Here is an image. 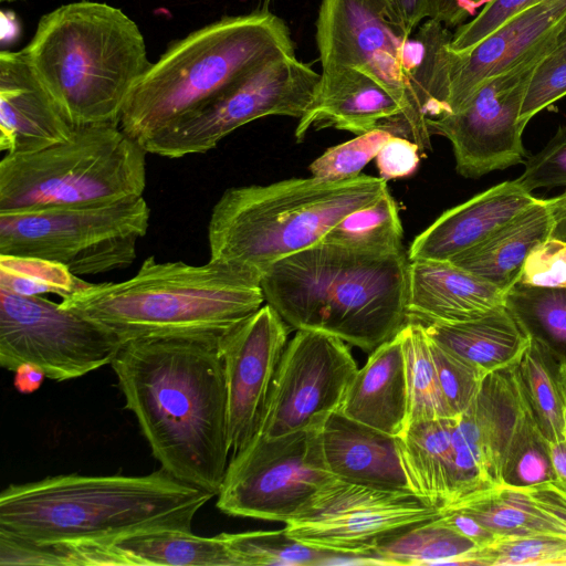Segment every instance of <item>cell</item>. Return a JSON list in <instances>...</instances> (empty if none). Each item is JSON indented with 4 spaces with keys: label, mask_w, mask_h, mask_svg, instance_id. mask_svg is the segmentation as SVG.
<instances>
[{
    "label": "cell",
    "mask_w": 566,
    "mask_h": 566,
    "mask_svg": "<svg viewBox=\"0 0 566 566\" xmlns=\"http://www.w3.org/2000/svg\"><path fill=\"white\" fill-rule=\"evenodd\" d=\"M222 336L130 339L111 363L154 458L178 480L213 495L231 450Z\"/></svg>",
    "instance_id": "obj_1"
},
{
    "label": "cell",
    "mask_w": 566,
    "mask_h": 566,
    "mask_svg": "<svg viewBox=\"0 0 566 566\" xmlns=\"http://www.w3.org/2000/svg\"><path fill=\"white\" fill-rule=\"evenodd\" d=\"M214 495L160 468L146 475L60 474L0 493V538L24 544L102 542L138 532L191 531Z\"/></svg>",
    "instance_id": "obj_2"
},
{
    "label": "cell",
    "mask_w": 566,
    "mask_h": 566,
    "mask_svg": "<svg viewBox=\"0 0 566 566\" xmlns=\"http://www.w3.org/2000/svg\"><path fill=\"white\" fill-rule=\"evenodd\" d=\"M408 253L319 242L269 266L264 298L292 328L329 333L371 353L408 323Z\"/></svg>",
    "instance_id": "obj_3"
},
{
    "label": "cell",
    "mask_w": 566,
    "mask_h": 566,
    "mask_svg": "<svg viewBox=\"0 0 566 566\" xmlns=\"http://www.w3.org/2000/svg\"><path fill=\"white\" fill-rule=\"evenodd\" d=\"M262 275L209 260L158 262L150 255L123 282L87 283L60 305L107 329L122 343L177 335L222 336L265 302Z\"/></svg>",
    "instance_id": "obj_4"
},
{
    "label": "cell",
    "mask_w": 566,
    "mask_h": 566,
    "mask_svg": "<svg viewBox=\"0 0 566 566\" xmlns=\"http://www.w3.org/2000/svg\"><path fill=\"white\" fill-rule=\"evenodd\" d=\"M23 51L73 126L118 124L126 99L151 64L137 24L120 9L94 1L44 14Z\"/></svg>",
    "instance_id": "obj_5"
},
{
    "label": "cell",
    "mask_w": 566,
    "mask_h": 566,
    "mask_svg": "<svg viewBox=\"0 0 566 566\" xmlns=\"http://www.w3.org/2000/svg\"><path fill=\"white\" fill-rule=\"evenodd\" d=\"M295 54L269 11L224 17L169 45L126 99L119 127L142 146L268 61Z\"/></svg>",
    "instance_id": "obj_6"
},
{
    "label": "cell",
    "mask_w": 566,
    "mask_h": 566,
    "mask_svg": "<svg viewBox=\"0 0 566 566\" xmlns=\"http://www.w3.org/2000/svg\"><path fill=\"white\" fill-rule=\"evenodd\" d=\"M386 191V181L367 175L229 188L210 214L209 260L263 275L279 260L319 243L347 214Z\"/></svg>",
    "instance_id": "obj_7"
},
{
    "label": "cell",
    "mask_w": 566,
    "mask_h": 566,
    "mask_svg": "<svg viewBox=\"0 0 566 566\" xmlns=\"http://www.w3.org/2000/svg\"><path fill=\"white\" fill-rule=\"evenodd\" d=\"M147 154L116 123L75 126L66 140L34 151L4 154L0 211L143 197Z\"/></svg>",
    "instance_id": "obj_8"
},
{
    "label": "cell",
    "mask_w": 566,
    "mask_h": 566,
    "mask_svg": "<svg viewBox=\"0 0 566 566\" xmlns=\"http://www.w3.org/2000/svg\"><path fill=\"white\" fill-rule=\"evenodd\" d=\"M149 220L144 197L0 211V255L49 261L78 277L123 270L136 260Z\"/></svg>",
    "instance_id": "obj_9"
},
{
    "label": "cell",
    "mask_w": 566,
    "mask_h": 566,
    "mask_svg": "<svg viewBox=\"0 0 566 566\" xmlns=\"http://www.w3.org/2000/svg\"><path fill=\"white\" fill-rule=\"evenodd\" d=\"M410 34L382 0H322L316 44L322 69L354 67L380 83L398 102L396 136L431 148L423 102L407 60Z\"/></svg>",
    "instance_id": "obj_10"
},
{
    "label": "cell",
    "mask_w": 566,
    "mask_h": 566,
    "mask_svg": "<svg viewBox=\"0 0 566 566\" xmlns=\"http://www.w3.org/2000/svg\"><path fill=\"white\" fill-rule=\"evenodd\" d=\"M334 478L324 460L321 428L277 437L256 433L228 463L217 507L230 516L286 524Z\"/></svg>",
    "instance_id": "obj_11"
},
{
    "label": "cell",
    "mask_w": 566,
    "mask_h": 566,
    "mask_svg": "<svg viewBox=\"0 0 566 566\" xmlns=\"http://www.w3.org/2000/svg\"><path fill=\"white\" fill-rule=\"evenodd\" d=\"M321 74L293 55L268 61L166 130L147 140L148 154H205L241 126L270 115L301 118Z\"/></svg>",
    "instance_id": "obj_12"
},
{
    "label": "cell",
    "mask_w": 566,
    "mask_h": 566,
    "mask_svg": "<svg viewBox=\"0 0 566 566\" xmlns=\"http://www.w3.org/2000/svg\"><path fill=\"white\" fill-rule=\"evenodd\" d=\"M122 344L60 303L0 289V365L9 371L29 364L49 379L70 380L111 364Z\"/></svg>",
    "instance_id": "obj_13"
},
{
    "label": "cell",
    "mask_w": 566,
    "mask_h": 566,
    "mask_svg": "<svg viewBox=\"0 0 566 566\" xmlns=\"http://www.w3.org/2000/svg\"><path fill=\"white\" fill-rule=\"evenodd\" d=\"M558 29L520 63L482 83L459 109L428 119L431 136L450 140L459 175L476 179L524 163L523 99L535 69L554 50Z\"/></svg>",
    "instance_id": "obj_14"
},
{
    "label": "cell",
    "mask_w": 566,
    "mask_h": 566,
    "mask_svg": "<svg viewBox=\"0 0 566 566\" xmlns=\"http://www.w3.org/2000/svg\"><path fill=\"white\" fill-rule=\"evenodd\" d=\"M441 511L411 492L358 485L334 478L295 518L286 533L319 549L360 556L374 564L373 547Z\"/></svg>",
    "instance_id": "obj_15"
},
{
    "label": "cell",
    "mask_w": 566,
    "mask_h": 566,
    "mask_svg": "<svg viewBox=\"0 0 566 566\" xmlns=\"http://www.w3.org/2000/svg\"><path fill=\"white\" fill-rule=\"evenodd\" d=\"M357 369L343 339L297 329L280 359L258 433L277 437L322 428L338 411Z\"/></svg>",
    "instance_id": "obj_16"
},
{
    "label": "cell",
    "mask_w": 566,
    "mask_h": 566,
    "mask_svg": "<svg viewBox=\"0 0 566 566\" xmlns=\"http://www.w3.org/2000/svg\"><path fill=\"white\" fill-rule=\"evenodd\" d=\"M0 565L42 566H237L220 534L180 530L128 534L102 542L24 544L0 539Z\"/></svg>",
    "instance_id": "obj_17"
},
{
    "label": "cell",
    "mask_w": 566,
    "mask_h": 566,
    "mask_svg": "<svg viewBox=\"0 0 566 566\" xmlns=\"http://www.w3.org/2000/svg\"><path fill=\"white\" fill-rule=\"evenodd\" d=\"M287 335V324L266 303L221 338L233 453L260 429L271 385L289 342Z\"/></svg>",
    "instance_id": "obj_18"
},
{
    "label": "cell",
    "mask_w": 566,
    "mask_h": 566,
    "mask_svg": "<svg viewBox=\"0 0 566 566\" xmlns=\"http://www.w3.org/2000/svg\"><path fill=\"white\" fill-rule=\"evenodd\" d=\"M74 128L34 73L24 51H2L0 150H39L66 140Z\"/></svg>",
    "instance_id": "obj_19"
},
{
    "label": "cell",
    "mask_w": 566,
    "mask_h": 566,
    "mask_svg": "<svg viewBox=\"0 0 566 566\" xmlns=\"http://www.w3.org/2000/svg\"><path fill=\"white\" fill-rule=\"evenodd\" d=\"M538 199L516 179L495 185L446 210L415 238L408 259L449 261L486 240Z\"/></svg>",
    "instance_id": "obj_20"
},
{
    "label": "cell",
    "mask_w": 566,
    "mask_h": 566,
    "mask_svg": "<svg viewBox=\"0 0 566 566\" xmlns=\"http://www.w3.org/2000/svg\"><path fill=\"white\" fill-rule=\"evenodd\" d=\"M314 96L298 118L295 138L302 142L310 129L333 127L361 135L387 130L400 118L401 108L376 80L354 67L322 69Z\"/></svg>",
    "instance_id": "obj_21"
},
{
    "label": "cell",
    "mask_w": 566,
    "mask_h": 566,
    "mask_svg": "<svg viewBox=\"0 0 566 566\" xmlns=\"http://www.w3.org/2000/svg\"><path fill=\"white\" fill-rule=\"evenodd\" d=\"M321 440L326 467L336 479L379 490L413 493L397 437L336 411L322 426Z\"/></svg>",
    "instance_id": "obj_22"
},
{
    "label": "cell",
    "mask_w": 566,
    "mask_h": 566,
    "mask_svg": "<svg viewBox=\"0 0 566 566\" xmlns=\"http://www.w3.org/2000/svg\"><path fill=\"white\" fill-rule=\"evenodd\" d=\"M504 294L449 261H409L408 322L426 325L474 319L503 305Z\"/></svg>",
    "instance_id": "obj_23"
},
{
    "label": "cell",
    "mask_w": 566,
    "mask_h": 566,
    "mask_svg": "<svg viewBox=\"0 0 566 566\" xmlns=\"http://www.w3.org/2000/svg\"><path fill=\"white\" fill-rule=\"evenodd\" d=\"M338 412L399 437L409 421L405 357L399 333L371 353L354 375Z\"/></svg>",
    "instance_id": "obj_24"
},
{
    "label": "cell",
    "mask_w": 566,
    "mask_h": 566,
    "mask_svg": "<svg viewBox=\"0 0 566 566\" xmlns=\"http://www.w3.org/2000/svg\"><path fill=\"white\" fill-rule=\"evenodd\" d=\"M556 206L557 196L539 198L486 240L449 262L505 292L517 282L533 249L553 234Z\"/></svg>",
    "instance_id": "obj_25"
},
{
    "label": "cell",
    "mask_w": 566,
    "mask_h": 566,
    "mask_svg": "<svg viewBox=\"0 0 566 566\" xmlns=\"http://www.w3.org/2000/svg\"><path fill=\"white\" fill-rule=\"evenodd\" d=\"M422 326L434 343L483 378L516 366L531 344L504 304L474 319Z\"/></svg>",
    "instance_id": "obj_26"
},
{
    "label": "cell",
    "mask_w": 566,
    "mask_h": 566,
    "mask_svg": "<svg viewBox=\"0 0 566 566\" xmlns=\"http://www.w3.org/2000/svg\"><path fill=\"white\" fill-rule=\"evenodd\" d=\"M457 417L413 421L397 437L412 492L440 511L451 501Z\"/></svg>",
    "instance_id": "obj_27"
},
{
    "label": "cell",
    "mask_w": 566,
    "mask_h": 566,
    "mask_svg": "<svg viewBox=\"0 0 566 566\" xmlns=\"http://www.w3.org/2000/svg\"><path fill=\"white\" fill-rule=\"evenodd\" d=\"M444 510L463 512L497 536H566L565 524L543 509L524 486L499 484L474 492Z\"/></svg>",
    "instance_id": "obj_28"
},
{
    "label": "cell",
    "mask_w": 566,
    "mask_h": 566,
    "mask_svg": "<svg viewBox=\"0 0 566 566\" xmlns=\"http://www.w3.org/2000/svg\"><path fill=\"white\" fill-rule=\"evenodd\" d=\"M440 516L376 544L371 549L374 564L469 565L479 545L446 524Z\"/></svg>",
    "instance_id": "obj_29"
},
{
    "label": "cell",
    "mask_w": 566,
    "mask_h": 566,
    "mask_svg": "<svg viewBox=\"0 0 566 566\" xmlns=\"http://www.w3.org/2000/svg\"><path fill=\"white\" fill-rule=\"evenodd\" d=\"M237 566H314L368 564L360 556L319 549L291 537L285 528L221 533Z\"/></svg>",
    "instance_id": "obj_30"
},
{
    "label": "cell",
    "mask_w": 566,
    "mask_h": 566,
    "mask_svg": "<svg viewBox=\"0 0 566 566\" xmlns=\"http://www.w3.org/2000/svg\"><path fill=\"white\" fill-rule=\"evenodd\" d=\"M517 373L537 427L547 441L566 437V389L560 361L532 342L517 364Z\"/></svg>",
    "instance_id": "obj_31"
},
{
    "label": "cell",
    "mask_w": 566,
    "mask_h": 566,
    "mask_svg": "<svg viewBox=\"0 0 566 566\" xmlns=\"http://www.w3.org/2000/svg\"><path fill=\"white\" fill-rule=\"evenodd\" d=\"M504 305L532 342L566 360V289L515 283Z\"/></svg>",
    "instance_id": "obj_32"
},
{
    "label": "cell",
    "mask_w": 566,
    "mask_h": 566,
    "mask_svg": "<svg viewBox=\"0 0 566 566\" xmlns=\"http://www.w3.org/2000/svg\"><path fill=\"white\" fill-rule=\"evenodd\" d=\"M405 357L409 421L454 417L440 388L430 338L424 327L408 322L399 332Z\"/></svg>",
    "instance_id": "obj_33"
},
{
    "label": "cell",
    "mask_w": 566,
    "mask_h": 566,
    "mask_svg": "<svg viewBox=\"0 0 566 566\" xmlns=\"http://www.w3.org/2000/svg\"><path fill=\"white\" fill-rule=\"evenodd\" d=\"M402 238L397 202L386 191L376 202L347 214L321 242L365 252L391 253L403 250Z\"/></svg>",
    "instance_id": "obj_34"
},
{
    "label": "cell",
    "mask_w": 566,
    "mask_h": 566,
    "mask_svg": "<svg viewBox=\"0 0 566 566\" xmlns=\"http://www.w3.org/2000/svg\"><path fill=\"white\" fill-rule=\"evenodd\" d=\"M469 565H566V536L547 533L497 536L479 546Z\"/></svg>",
    "instance_id": "obj_35"
},
{
    "label": "cell",
    "mask_w": 566,
    "mask_h": 566,
    "mask_svg": "<svg viewBox=\"0 0 566 566\" xmlns=\"http://www.w3.org/2000/svg\"><path fill=\"white\" fill-rule=\"evenodd\" d=\"M0 289L15 294L63 297L85 283L64 266L40 259L0 255Z\"/></svg>",
    "instance_id": "obj_36"
},
{
    "label": "cell",
    "mask_w": 566,
    "mask_h": 566,
    "mask_svg": "<svg viewBox=\"0 0 566 566\" xmlns=\"http://www.w3.org/2000/svg\"><path fill=\"white\" fill-rule=\"evenodd\" d=\"M392 136L381 128L357 135L354 139L328 148L310 165L308 169L313 177L324 180L357 177Z\"/></svg>",
    "instance_id": "obj_37"
},
{
    "label": "cell",
    "mask_w": 566,
    "mask_h": 566,
    "mask_svg": "<svg viewBox=\"0 0 566 566\" xmlns=\"http://www.w3.org/2000/svg\"><path fill=\"white\" fill-rule=\"evenodd\" d=\"M430 347L443 397L452 413L461 415L475 398L484 378L431 338Z\"/></svg>",
    "instance_id": "obj_38"
},
{
    "label": "cell",
    "mask_w": 566,
    "mask_h": 566,
    "mask_svg": "<svg viewBox=\"0 0 566 566\" xmlns=\"http://www.w3.org/2000/svg\"><path fill=\"white\" fill-rule=\"evenodd\" d=\"M545 0H490L475 17L453 33L450 49L462 53L471 50L511 18Z\"/></svg>",
    "instance_id": "obj_39"
},
{
    "label": "cell",
    "mask_w": 566,
    "mask_h": 566,
    "mask_svg": "<svg viewBox=\"0 0 566 566\" xmlns=\"http://www.w3.org/2000/svg\"><path fill=\"white\" fill-rule=\"evenodd\" d=\"M517 182L532 192L537 188L566 187V125H562L548 143L524 160Z\"/></svg>",
    "instance_id": "obj_40"
},
{
    "label": "cell",
    "mask_w": 566,
    "mask_h": 566,
    "mask_svg": "<svg viewBox=\"0 0 566 566\" xmlns=\"http://www.w3.org/2000/svg\"><path fill=\"white\" fill-rule=\"evenodd\" d=\"M516 283L566 289V241L551 235L535 247Z\"/></svg>",
    "instance_id": "obj_41"
},
{
    "label": "cell",
    "mask_w": 566,
    "mask_h": 566,
    "mask_svg": "<svg viewBox=\"0 0 566 566\" xmlns=\"http://www.w3.org/2000/svg\"><path fill=\"white\" fill-rule=\"evenodd\" d=\"M566 96V61L545 57L535 69L527 86L520 122L526 125L537 113Z\"/></svg>",
    "instance_id": "obj_42"
},
{
    "label": "cell",
    "mask_w": 566,
    "mask_h": 566,
    "mask_svg": "<svg viewBox=\"0 0 566 566\" xmlns=\"http://www.w3.org/2000/svg\"><path fill=\"white\" fill-rule=\"evenodd\" d=\"M420 147L411 139L392 136L376 156L379 177L384 181L411 176L420 164Z\"/></svg>",
    "instance_id": "obj_43"
},
{
    "label": "cell",
    "mask_w": 566,
    "mask_h": 566,
    "mask_svg": "<svg viewBox=\"0 0 566 566\" xmlns=\"http://www.w3.org/2000/svg\"><path fill=\"white\" fill-rule=\"evenodd\" d=\"M490 0H429V19L447 28L459 27Z\"/></svg>",
    "instance_id": "obj_44"
},
{
    "label": "cell",
    "mask_w": 566,
    "mask_h": 566,
    "mask_svg": "<svg viewBox=\"0 0 566 566\" xmlns=\"http://www.w3.org/2000/svg\"><path fill=\"white\" fill-rule=\"evenodd\" d=\"M524 488L543 509L566 526V490L558 482L549 480Z\"/></svg>",
    "instance_id": "obj_45"
},
{
    "label": "cell",
    "mask_w": 566,
    "mask_h": 566,
    "mask_svg": "<svg viewBox=\"0 0 566 566\" xmlns=\"http://www.w3.org/2000/svg\"><path fill=\"white\" fill-rule=\"evenodd\" d=\"M440 518L479 546H483L497 537L472 516L457 510H442Z\"/></svg>",
    "instance_id": "obj_46"
},
{
    "label": "cell",
    "mask_w": 566,
    "mask_h": 566,
    "mask_svg": "<svg viewBox=\"0 0 566 566\" xmlns=\"http://www.w3.org/2000/svg\"><path fill=\"white\" fill-rule=\"evenodd\" d=\"M395 19L411 34L424 18H429V0H382Z\"/></svg>",
    "instance_id": "obj_47"
},
{
    "label": "cell",
    "mask_w": 566,
    "mask_h": 566,
    "mask_svg": "<svg viewBox=\"0 0 566 566\" xmlns=\"http://www.w3.org/2000/svg\"><path fill=\"white\" fill-rule=\"evenodd\" d=\"M45 378L36 366L24 364L14 371V387L22 394H31L40 388Z\"/></svg>",
    "instance_id": "obj_48"
},
{
    "label": "cell",
    "mask_w": 566,
    "mask_h": 566,
    "mask_svg": "<svg viewBox=\"0 0 566 566\" xmlns=\"http://www.w3.org/2000/svg\"><path fill=\"white\" fill-rule=\"evenodd\" d=\"M547 449L555 481L566 490V437L557 441H547Z\"/></svg>",
    "instance_id": "obj_49"
},
{
    "label": "cell",
    "mask_w": 566,
    "mask_h": 566,
    "mask_svg": "<svg viewBox=\"0 0 566 566\" xmlns=\"http://www.w3.org/2000/svg\"><path fill=\"white\" fill-rule=\"evenodd\" d=\"M552 235L566 241V190L557 196L556 224Z\"/></svg>",
    "instance_id": "obj_50"
},
{
    "label": "cell",
    "mask_w": 566,
    "mask_h": 566,
    "mask_svg": "<svg viewBox=\"0 0 566 566\" xmlns=\"http://www.w3.org/2000/svg\"><path fill=\"white\" fill-rule=\"evenodd\" d=\"M547 59L553 61H566V17L557 31L555 48Z\"/></svg>",
    "instance_id": "obj_51"
},
{
    "label": "cell",
    "mask_w": 566,
    "mask_h": 566,
    "mask_svg": "<svg viewBox=\"0 0 566 566\" xmlns=\"http://www.w3.org/2000/svg\"><path fill=\"white\" fill-rule=\"evenodd\" d=\"M560 373H562L563 381H564L565 389H566V360L560 361Z\"/></svg>",
    "instance_id": "obj_52"
},
{
    "label": "cell",
    "mask_w": 566,
    "mask_h": 566,
    "mask_svg": "<svg viewBox=\"0 0 566 566\" xmlns=\"http://www.w3.org/2000/svg\"><path fill=\"white\" fill-rule=\"evenodd\" d=\"M1 1H7V2H11V1H14V0H1Z\"/></svg>",
    "instance_id": "obj_53"
},
{
    "label": "cell",
    "mask_w": 566,
    "mask_h": 566,
    "mask_svg": "<svg viewBox=\"0 0 566 566\" xmlns=\"http://www.w3.org/2000/svg\"><path fill=\"white\" fill-rule=\"evenodd\" d=\"M565 418H566V416H565Z\"/></svg>",
    "instance_id": "obj_54"
},
{
    "label": "cell",
    "mask_w": 566,
    "mask_h": 566,
    "mask_svg": "<svg viewBox=\"0 0 566 566\" xmlns=\"http://www.w3.org/2000/svg\"><path fill=\"white\" fill-rule=\"evenodd\" d=\"M269 1V0H268Z\"/></svg>",
    "instance_id": "obj_55"
}]
</instances>
